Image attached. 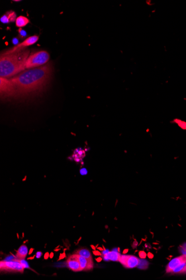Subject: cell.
<instances>
[{"mask_svg":"<svg viewBox=\"0 0 186 280\" xmlns=\"http://www.w3.org/2000/svg\"><path fill=\"white\" fill-rule=\"evenodd\" d=\"M67 265L70 270L75 272L82 271L81 268L80 262L77 258V254H74L70 256L67 261Z\"/></svg>","mask_w":186,"mask_h":280,"instance_id":"ba28073f","label":"cell"},{"mask_svg":"<svg viewBox=\"0 0 186 280\" xmlns=\"http://www.w3.org/2000/svg\"><path fill=\"white\" fill-rule=\"evenodd\" d=\"M102 258H101V257H99L98 258H96V260L98 262H100V261H102Z\"/></svg>","mask_w":186,"mask_h":280,"instance_id":"83f0119b","label":"cell"},{"mask_svg":"<svg viewBox=\"0 0 186 280\" xmlns=\"http://www.w3.org/2000/svg\"><path fill=\"white\" fill-rule=\"evenodd\" d=\"M139 256L142 259H145L147 255V253L143 251H140V252H139Z\"/></svg>","mask_w":186,"mask_h":280,"instance_id":"7402d4cb","label":"cell"},{"mask_svg":"<svg viewBox=\"0 0 186 280\" xmlns=\"http://www.w3.org/2000/svg\"><path fill=\"white\" fill-rule=\"evenodd\" d=\"M180 252L182 253L183 255H186V243L183 244L181 247L180 248Z\"/></svg>","mask_w":186,"mask_h":280,"instance_id":"44dd1931","label":"cell"},{"mask_svg":"<svg viewBox=\"0 0 186 280\" xmlns=\"http://www.w3.org/2000/svg\"><path fill=\"white\" fill-rule=\"evenodd\" d=\"M16 260H18V259H16ZM18 261L20 262L21 263V265L24 266V267L25 268H29L28 263L26 261H25V259H20V260H18Z\"/></svg>","mask_w":186,"mask_h":280,"instance_id":"ffe728a7","label":"cell"},{"mask_svg":"<svg viewBox=\"0 0 186 280\" xmlns=\"http://www.w3.org/2000/svg\"><path fill=\"white\" fill-rule=\"evenodd\" d=\"M186 262L183 263L180 265L177 266L174 270H173L172 272L173 273H182L183 271L186 267Z\"/></svg>","mask_w":186,"mask_h":280,"instance_id":"ac0fdd59","label":"cell"},{"mask_svg":"<svg viewBox=\"0 0 186 280\" xmlns=\"http://www.w3.org/2000/svg\"><path fill=\"white\" fill-rule=\"evenodd\" d=\"M28 253V247L25 245H22L19 248L16 253V258L18 260L25 259Z\"/></svg>","mask_w":186,"mask_h":280,"instance_id":"4fadbf2b","label":"cell"},{"mask_svg":"<svg viewBox=\"0 0 186 280\" xmlns=\"http://www.w3.org/2000/svg\"><path fill=\"white\" fill-rule=\"evenodd\" d=\"M41 255H42V253L41 252H38L37 253L36 257H37V258H40L41 256Z\"/></svg>","mask_w":186,"mask_h":280,"instance_id":"4316f807","label":"cell"},{"mask_svg":"<svg viewBox=\"0 0 186 280\" xmlns=\"http://www.w3.org/2000/svg\"><path fill=\"white\" fill-rule=\"evenodd\" d=\"M77 256L80 262L81 270H90L93 268V259L85 258L77 254Z\"/></svg>","mask_w":186,"mask_h":280,"instance_id":"30bf717a","label":"cell"},{"mask_svg":"<svg viewBox=\"0 0 186 280\" xmlns=\"http://www.w3.org/2000/svg\"><path fill=\"white\" fill-rule=\"evenodd\" d=\"M1 21L4 23V24H8L10 23V21L8 20V19L7 18V15L5 14L1 18Z\"/></svg>","mask_w":186,"mask_h":280,"instance_id":"d6986e66","label":"cell"},{"mask_svg":"<svg viewBox=\"0 0 186 280\" xmlns=\"http://www.w3.org/2000/svg\"><path fill=\"white\" fill-rule=\"evenodd\" d=\"M128 249H126V250H124V251H123V253H126V252H128Z\"/></svg>","mask_w":186,"mask_h":280,"instance_id":"f546056e","label":"cell"},{"mask_svg":"<svg viewBox=\"0 0 186 280\" xmlns=\"http://www.w3.org/2000/svg\"><path fill=\"white\" fill-rule=\"evenodd\" d=\"M30 56V50L25 49L0 58V77L9 78L14 77L26 70V62Z\"/></svg>","mask_w":186,"mask_h":280,"instance_id":"7a4b0ae2","label":"cell"},{"mask_svg":"<svg viewBox=\"0 0 186 280\" xmlns=\"http://www.w3.org/2000/svg\"><path fill=\"white\" fill-rule=\"evenodd\" d=\"M139 260L140 259L135 256L122 255L120 257L119 262L126 268H133L134 267H137L139 262Z\"/></svg>","mask_w":186,"mask_h":280,"instance_id":"52a82bcc","label":"cell"},{"mask_svg":"<svg viewBox=\"0 0 186 280\" xmlns=\"http://www.w3.org/2000/svg\"><path fill=\"white\" fill-rule=\"evenodd\" d=\"M39 39V36L37 35H33V36H29L26 39L24 42L18 44L17 46H15L14 47L7 50V51H5V52L3 53L2 54L6 55V54H9L25 50L27 47L35 44L38 41Z\"/></svg>","mask_w":186,"mask_h":280,"instance_id":"5b68a950","label":"cell"},{"mask_svg":"<svg viewBox=\"0 0 186 280\" xmlns=\"http://www.w3.org/2000/svg\"><path fill=\"white\" fill-rule=\"evenodd\" d=\"M186 273V266L185 267V268H184V270L183 271L182 273Z\"/></svg>","mask_w":186,"mask_h":280,"instance_id":"f1b7e54d","label":"cell"},{"mask_svg":"<svg viewBox=\"0 0 186 280\" xmlns=\"http://www.w3.org/2000/svg\"></svg>","mask_w":186,"mask_h":280,"instance_id":"4dcf8cb0","label":"cell"},{"mask_svg":"<svg viewBox=\"0 0 186 280\" xmlns=\"http://www.w3.org/2000/svg\"><path fill=\"white\" fill-rule=\"evenodd\" d=\"M104 257V259L108 261L109 260H111L113 261H119L121 255L119 253L116 251H112V252H109L107 254L103 256Z\"/></svg>","mask_w":186,"mask_h":280,"instance_id":"7c38bea8","label":"cell"},{"mask_svg":"<svg viewBox=\"0 0 186 280\" xmlns=\"http://www.w3.org/2000/svg\"><path fill=\"white\" fill-rule=\"evenodd\" d=\"M52 72V65L49 63L26 70L10 78L14 84L16 97H29L42 92L49 82Z\"/></svg>","mask_w":186,"mask_h":280,"instance_id":"6da1fadb","label":"cell"},{"mask_svg":"<svg viewBox=\"0 0 186 280\" xmlns=\"http://www.w3.org/2000/svg\"><path fill=\"white\" fill-rule=\"evenodd\" d=\"M0 91L4 98L16 97V92L14 84L9 78L0 77Z\"/></svg>","mask_w":186,"mask_h":280,"instance_id":"277c9868","label":"cell"},{"mask_svg":"<svg viewBox=\"0 0 186 280\" xmlns=\"http://www.w3.org/2000/svg\"><path fill=\"white\" fill-rule=\"evenodd\" d=\"M6 14L7 15V18L8 19V20L10 21V22L16 21L17 18H18L16 13L13 11H10L7 12Z\"/></svg>","mask_w":186,"mask_h":280,"instance_id":"e0dca14e","label":"cell"},{"mask_svg":"<svg viewBox=\"0 0 186 280\" xmlns=\"http://www.w3.org/2000/svg\"><path fill=\"white\" fill-rule=\"evenodd\" d=\"M148 258H149L152 259V258H153L154 256H153V254L152 253H151V252H149V253H148Z\"/></svg>","mask_w":186,"mask_h":280,"instance_id":"cb8c5ba5","label":"cell"},{"mask_svg":"<svg viewBox=\"0 0 186 280\" xmlns=\"http://www.w3.org/2000/svg\"><path fill=\"white\" fill-rule=\"evenodd\" d=\"M186 262V255H183L180 256L178 257H176L172 259L166 267V272L167 273H171L173 271L175 268L177 266H179L183 263Z\"/></svg>","mask_w":186,"mask_h":280,"instance_id":"9c48e42d","label":"cell"},{"mask_svg":"<svg viewBox=\"0 0 186 280\" xmlns=\"http://www.w3.org/2000/svg\"><path fill=\"white\" fill-rule=\"evenodd\" d=\"M75 253L80 255V256H82L83 257H84L85 258L93 259H92L91 253L87 249H80L77 250V251L75 252Z\"/></svg>","mask_w":186,"mask_h":280,"instance_id":"9a60e30c","label":"cell"},{"mask_svg":"<svg viewBox=\"0 0 186 280\" xmlns=\"http://www.w3.org/2000/svg\"><path fill=\"white\" fill-rule=\"evenodd\" d=\"M16 26L18 28H22L26 26L27 25L30 23L29 19L25 16H20L17 18L16 20Z\"/></svg>","mask_w":186,"mask_h":280,"instance_id":"5bb4252c","label":"cell"},{"mask_svg":"<svg viewBox=\"0 0 186 280\" xmlns=\"http://www.w3.org/2000/svg\"><path fill=\"white\" fill-rule=\"evenodd\" d=\"M85 151L81 148H78L74 151L72 158L76 162H80L85 157Z\"/></svg>","mask_w":186,"mask_h":280,"instance_id":"8fae6325","label":"cell"},{"mask_svg":"<svg viewBox=\"0 0 186 280\" xmlns=\"http://www.w3.org/2000/svg\"><path fill=\"white\" fill-rule=\"evenodd\" d=\"M109 251H108V250H106V249H105L104 251H103L102 254H103V256H104V255H105V254H107V253H109Z\"/></svg>","mask_w":186,"mask_h":280,"instance_id":"484cf974","label":"cell"},{"mask_svg":"<svg viewBox=\"0 0 186 280\" xmlns=\"http://www.w3.org/2000/svg\"><path fill=\"white\" fill-rule=\"evenodd\" d=\"M93 253L95 256H100L101 255L100 252H98V251H94Z\"/></svg>","mask_w":186,"mask_h":280,"instance_id":"d4e9b609","label":"cell"},{"mask_svg":"<svg viewBox=\"0 0 186 280\" xmlns=\"http://www.w3.org/2000/svg\"><path fill=\"white\" fill-rule=\"evenodd\" d=\"M19 32H20V34L22 36H25V35H26V32H25V31H24V30H23L22 29H19Z\"/></svg>","mask_w":186,"mask_h":280,"instance_id":"603a6c76","label":"cell"},{"mask_svg":"<svg viewBox=\"0 0 186 280\" xmlns=\"http://www.w3.org/2000/svg\"><path fill=\"white\" fill-rule=\"evenodd\" d=\"M1 270L8 272L22 273L25 268L18 261H1L0 263Z\"/></svg>","mask_w":186,"mask_h":280,"instance_id":"8992f818","label":"cell"},{"mask_svg":"<svg viewBox=\"0 0 186 280\" xmlns=\"http://www.w3.org/2000/svg\"><path fill=\"white\" fill-rule=\"evenodd\" d=\"M49 60V54L46 51L41 50L34 53L28 56L26 60V69L29 70L44 66Z\"/></svg>","mask_w":186,"mask_h":280,"instance_id":"3957f363","label":"cell"},{"mask_svg":"<svg viewBox=\"0 0 186 280\" xmlns=\"http://www.w3.org/2000/svg\"><path fill=\"white\" fill-rule=\"evenodd\" d=\"M148 265H149V263L147 261L144 259H142L139 260V262L138 263L137 267L139 269L145 270L147 268Z\"/></svg>","mask_w":186,"mask_h":280,"instance_id":"2e32d148","label":"cell"}]
</instances>
